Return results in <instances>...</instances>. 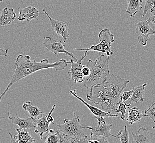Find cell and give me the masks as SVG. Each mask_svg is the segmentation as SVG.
<instances>
[{"instance_id": "1", "label": "cell", "mask_w": 155, "mask_h": 143, "mask_svg": "<svg viewBox=\"0 0 155 143\" xmlns=\"http://www.w3.org/2000/svg\"><path fill=\"white\" fill-rule=\"evenodd\" d=\"M129 82V80L112 74L105 82L90 87L86 98L99 105L103 111H115L120 101L121 93Z\"/></svg>"}, {"instance_id": "2", "label": "cell", "mask_w": 155, "mask_h": 143, "mask_svg": "<svg viewBox=\"0 0 155 143\" xmlns=\"http://www.w3.org/2000/svg\"><path fill=\"white\" fill-rule=\"evenodd\" d=\"M68 63H70V62L65 59H60L54 63H49L47 59H42L40 62H37L35 60H31L29 55H19L16 58L15 70L12 78L6 89L0 95V102L2 97L5 95L9 88L21 79L42 69L53 68L56 71H62L65 68Z\"/></svg>"}, {"instance_id": "3", "label": "cell", "mask_w": 155, "mask_h": 143, "mask_svg": "<svg viewBox=\"0 0 155 143\" xmlns=\"http://www.w3.org/2000/svg\"><path fill=\"white\" fill-rule=\"evenodd\" d=\"M109 56L101 54L95 61L89 59L87 67L90 68V75L86 77L83 86L87 89L94 85L102 84L108 79L110 74L109 70Z\"/></svg>"}, {"instance_id": "4", "label": "cell", "mask_w": 155, "mask_h": 143, "mask_svg": "<svg viewBox=\"0 0 155 143\" xmlns=\"http://www.w3.org/2000/svg\"><path fill=\"white\" fill-rule=\"evenodd\" d=\"M53 123L61 133L65 143H88L86 140L88 136L83 131L86 126L81 125L80 117L76 115L75 112L71 119L66 118L62 124Z\"/></svg>"}, {"instance_id": "5", "label": "cell", "mask_w": 155, "mask_h": 143, "mask_svg": "<svg viewBox=\"0 0 155 143\" xmlns=\"http://www.w3.org/2000/svg\"><path fill=\"white\" fill-rule=\"evenodd\" d=\"M100 43L96 45H92L87 49H76V51H94L106 53V55L110 56L113 55V52L111 50L112 44L114 42V35L108 28H104L99 32L98 34Z\"/></svg>"}, {"instance_id": "6", "label": "cell", "mask_w": 155, "mask_h": 143, "mask_svg": "<svg viewBox=\"0 0 155 143\" xmlns=\"http://www.w3.org/2000/svg\"><path fill=\"white\" fill-rule=\"evenodd\" d=\"M97 119L98 120V125L97 126H86L85 127V128L89 129L92 131V132L90 134V137L91 139L93 138V135L105 137L106 138H108L110 137L117 138V135H114L110 132L111 128L113 126L112 124H107L103 117H100Z\"/></svg>"}, {"instance_id": "7", "label": "cell", "mask_w": 155, "mask_h": 143, "mask_svg": "<svg viewBox=\"0 0 155 143\" xmlns=\"http://www.w3.org/2000/svg\"><path fill=\"white\" fill-rule=\"evenodd\" d=\"M62 39L61 40L58 41L54 39L51 37H44L43 45L47 50L53 53L55 55H57L59 53H65L66 55L70 56L71 58L74 59L75 61H77L78 59L75 57L74 55L72 53L68 52V51L65 49V45H62Z\"/></svg>"}, {"instance_id": "8", "label": "cell", "mask_w": 155, "mask_h": 143, "mask_svg": "<svg viewBox=\"0 0 155 143\" xmlns=\"http://www.w3.org/2000/svg\"><path fill=\"white\" fill-rule=\"evenodd\" d=\"M87 51H85V53L84 56H82L81 58L77 61H75L74 59L71 58L70 63L71 67L68 72V75H71L70 78V80L74 81L75 83H82L84 82V75L82 74V61L87 56Z\"/></svg>"}, {"instance_id": "9", "label": "cell", "mask_w": 155, "mask_h": 143, "mask_svg": "<svg viewBox=\"0 0 155 143\" xmlns=\"http://www.w3.org/2000/svg\"><path fill=\"white\" fill-rule=\"evenodd\" d=\"M136 33L139 43L143 46H146L150 35H155V30L152 29L146 21H141L137 24Z\"/></svg>"}, {"instance_id": "10", "label": "cell", "mask_w": 155, "mask_h": 143, "mask_svg": "<svg viewBox=\"0 0 155 143\" xmlns=\"http://www.w3.org/2000/svg\"><path fill=\"white\" fill-rule=\"evenodd\" d=\"M42 13L45 14L47 17L49 19L50 24L53 29V30L55 31L58 35H60L62 37V41L66 43L68 37H70V34L68 31V25L66 23L61 22L58 20L53 19L49 14L46 12L45 9L42 10Z\"/></svg>"}, {"instance_id": "11", "label": "cell", "mask_w": 155, "mask_h": 143, "mask_svg": "<svg viewBox=\"0 0 155 143\" xmlns=\"http://www.w3.org/2000/svg\"><path fill=\"white\" fill-rule=\"evenodd\" d=\"M70 93L72 94L74 97H76L78 99L81 101L82 103H84V105L87 106V108L90 110L91 113L93 114L96 118H100V117H117L118 118L119 115L118 114H112L110 112H106L105 111H103V110L98 109L97 107H96L94 106L91 105L89 103H88L87 102H86L82 98H81L80 97H78L77 95V91L76 90H71L70 91Z\"/></svg>"}, {"instance_id": "12", "label": "cell", "mask_w": 155, "mask_h": 143, "mask_svg": "<svg viewBox=\"0 0 155 143\" xmlns=\"http://www.w3.org/2000/svg\"><path fill=\"white\" fill-rule=\"evenodd\" d=\"M8 117L14 125L18 126L19 129H29V128H35V120L36 118L31 117L27 118H21L18 116H11L10 112L8 113Z\"/></svg>"}, {"instance_id": "13", "label": "cell", "mask_w": 155, "mask_h": 143, "mask_svg": "<svg viewBox=\"0 0 155 143\" xmlns=\"http://www.w3.org/2000/svg\"><path fill=\"white\" fill-rule=\"evenodd\" d=\"M132 143H149L155 136V133H151L144 127L140 128L136 133H132Z\"/></svg>"}, {"instance_id": "14", "label": "cell", "mask_w": 155, "mask_h": 143, "mask_svg": "<svg viewBox=\"0 0 155 143\" xmlns=\"http://www.w3.org/2000/svg\"><path fill=\"white\" fill-rule=\"evenodd\" d=\"M16 130L17 132V134L14 136H12L10 132H8L11 139V143H28L35 142V139L31 137L30 133L27 131V129L16 128Z\"/></svg>"}, {"instance_id": "15", "label": "cell", "mask_w": 155, "mask_h": 143, "mask_svg": "<svg viewBox=\"0 0 155 143\" xmlns=\"http://www.w3.org/2000/svg\"><path fill=\"white\" fill-rule=\"evenodd\" d=\"M39 9L33 6L19 8L18 20L19 21H31L33 19H37L39 15Z\"/></svg>"}, {"instance_id": "16", "label": "cell", "mask_w": 155, "mask_h": 143, "mask_svg": "<svg viewBox=\"0 0 155 143\" xmlns=\"http://www.w3.org/2000/svg\"><path fill=\"white\" fill-rule=\"evenodd\" d=\"M47 115L48 114L47 113L44 112L41 116V117H38L35 120L36 127L35 128L34 132L35 133L39 135L41 139H43V134L47 133L49 131V127L50 123L47 121Z\"/></svg>"}, {"instance_id": "17", "label": "cell", "mask_w": 155, "mask_h": 143, "mask_svg": "<svg viewBox=\"0 0 155 143\" xmlns=\"http://www.w3.org/2000/svg\"><path fill=\"white\" fill-rule=\"evenodd\" d=\"M16 17L14 9L6 7L0 12V27L11 25L15 20Z\"/></svg>"}, {"instance_id": "18", "label": "cell", "mask_w": 155, "mask_h": 143, "mask_svg": "<svg viewBox=\"0 0 155 143\" xmlns=\"http://www.w3.org/2000/svg\"><path fill=\"white\" fill-rule=\"evenodd\" d=\"M147 86V83L141 85L139 86H137L135 87H134L133 92L132 96L129 99L127 100V105L130 106L131 104L133 103H137L139 101L143 102L144 101L143 96L145 93V89Z\"/></svg>"}, {"instance_id": "19", "label": "cell", "mask_w": 155, "mask_h": 143, "mask_svg": "<svg viewBox=\"0 0 155 143\" xmlns=\"http://www.w3.org/2000/svg\"><path fill=\"white\" fill-rule=\"evenodd\" d=\"M129 109L128 117L127 118V122L130 125H133L135 123H137L141 121V118L146 117L145 114L137 107L133 108L127 107Z\"/></svg>"}, {"instance_id": "20", "label": "cell", "mask_w": 155, "mask_h": 143, "mask_svg": "<svg viewBox=\"0 0 155 143\" xmlns=\"http://www.w3.org/2000/svg\"><path fill=\"white\" fill-rule=\"evenodd\" d=\"M142 3L143 0H127L126 13L131 17H134L138 12L143 10Z\"/></svg>"}, {"instance_id": "21", "label": "cell", "mask_w": 155, "mask_h": 143, "mask_svg": "<svg viewBox=\"0 0 155 143\" xmlns=\"http://www.w3.org/2000/svg\"><path fill=\"white\" fill-rule=\"evenodd\" d=\"M45 141L46 143H65L61 133L59 131L49 129L47 135L45 137Z\"/></svg>"}, {"instance_id": "22", "label": "cell", "mask_w": 155, "mask_h": 143, "mask_svg": "<svg viewBox=\"0 0 155 143\" xmlns=\"http://www.w3.org/2000/svg\"><path fill=\"white\" fill-rule=\"evenodd\" d=\"M22 108L29 113L31 117L34 118H37L44 113L42 112L37 106L33 105L31 101L25 102L22 105Z\"/></svg>"}, {"instance_id": "23", "label": "cell", "mask_w": 155, "mask_h": 143, "mask_svg": "<svg viewBox=\"0 0 155 143\" xmlns=\"http://www.w3.org/2000/svg\"><path fill=\"white\" fill-rule=\"evenodd\" d=\"M117 138L119 139L121 143H125L129 142V132L127 130V126H124L123 130H120L119 132L117 135Z\"/></svg>"}, {"instance_id": "24", "label": "cell", "mask_w": 155, "mask_h": 143, "mask_svg": "<svg viewBox=\"0 0 155 143\" xmlns=\"http://www.w3.org/2000/svg\"><path fill=\"white\" fill-rule=\"evenodd\" d=\"M130 105H127L125 101H123L120 100L119 104L118 105V108L116 110L115 112H120L121 113V116H120V118L122 120H124L125 119V115L127 113V107H130Z\"/></svg>"}, {"instance_id": "25", "label": "cell", "mask_w": 155, "mask_h": 143, "mask_svg": "<svg viewBox=\"0 0 155 143\" xmlns=\"http://www.w3.org/2000/svg\"><path fill=\"white\" fill-rule=\"evenodd\" d=\"M155 8V0H145V7L143 8L142 16L145 17L147 11L151 9H153Z\"/></svg>"}, {"instance_id": "26", "label": "cell", "mask_w": 155, "mask_h": 143, "mask_svg": "<svg viewBox=\"0 0 155 143\" xmlns=\"http://www.w3.org/2000/svg\"><path fill=\"white\" fill-rule=\"evenodd\" d=\"M146 117H149L151 118L154 123H155V102L153 103L150 107L146 109L145 111Z\"/></svg>"}, {"instance_id": "27", "label": "cell", "mask_w": 155, "mask_h": 143, "mask_svg": "<svg viewBox=\"0 0 155 143\" xmlns=\"http://www.w3.org/2000/svg\"><path fill=\"white\" fill-rule=\"evenodd\" d=\"M133 92V89L129 91H124L121 93V97H120V100L123 101H126L130 98Z\"/></svg>"}, {"instance_id": "28", "label": "cell", "mask_w": 155, "mask_h": 143, "mask_svg": "<svg viewBox=\"0 0 155 143\" xmlns=\"http://www.w3.org/2000/svg\"><path fill=\"white\" fill-rule=\"evenodd\" d=\"M88 143H108V140L107 139V138H106L105 137H102V138H98V136H96V139L95 140L88 139Z\"/></svg>"}, {"instance_id": "29", "label": "cell", "mask_w": 155, "mask_h": 143, "mask_svg": "<svg viewBox=\"0 0 155 143\" xmlns=\"http://www.w3.org/2000/svg\"><path fill=\"white\" fill-rule=\"evenodd\" d=\"M151 15L150 16L149 19L146 21L147 23H151L153 25H154L155 28V10L153 9H151Z\"/></svg>"}, {"instance_id": "30", "label": "cell", "mask_w": 155, "mask_h": 143, "mask_svg": "<svg viewBox=\"0 0 155 143\" xmlns=\"http://www.w3.org/2000/svg\"><path fill=\"white\" fill-rule=\"evenodd\" d=\"M55 107H56V105L55 104V105L53 106L51 110H50V111L49 112V113L47 115V121L49 122L50 123H53V122H54V119L53 118V117L51 116V115H52V113H53V112L54 111V110H55Z\"/></svg>"}, {"instance_id": "31", "label": "cell", "mask_w": 155, "mask_h": 143, "mask_svg": "<svg viewBox=\"0 0 155 143\" xmlns=\"http://www.w3.org/2000/svg\"><path fill=\"white\" fill-rule=\"evenodd\" d=\"M82 74L84 75V77H87L90 75V69L87 65H83V67H82Z\"/></svg>"}, {"instance_id": "32", "label": "cell", "mask_w": 155, "mask_h": 143, "mask_svg": "<svg viewBox=\"0 0 155 143\" xmlns=\"http://www.w3.org/2000/svg\"><path fill=\"white\" fill-rule=\"evenodd\" d=\"M9 50L6 48L0 47V56H7Z\"/></svg>"}, {"instance_id": "33", "label": "cell", "mask_w": 155, "mask_h": 143, "mask_svg": "<svg viewBox=\"0 0 155 143\" xmlns=\"http://www.w3.org/2000/svg\"><path fill=\"white\" fill-rule=\"evenodd\" d=\"M152 128H153V129H155V126H152Z\"/></svg>"}, {"instance_id": "34", "label": "cell", "mask_w": 155, "mask_h": 143, "mask_svg": "<svg viewBox=\"0 0 155 143\" xmlns=\"http://www.w3.org/2000/svg\"><path fill=\"white\" fill-rule=\"evenodd\" d=\"M3 118H4L3 117H0V119H3Z\"/></svg>"}, {"instance_id": "35", "label": "cell", "mask_w": 155, "mask_h": 143, "mask_svg": "<svg viewBox=\"0 0 155 143\" xmlns=\"http://www.w3.org/2000/svg\"><path fill=\"white\" fill-rule=\"evenodd\" d=\"M2 2H3V0H0V3Z\"/></svg>"}, {"instance_id": "36", "label": "cell", "mask_w": 155, "mask_h": 143, "mask_svg": "<svg viewBox=\"0 0 155 143\" xmlns=\"http://www.w3.org/2000/svg\"><path fill=\"white\" fill-rule=\"evenodd\" d=\"M0 131H1V130H0Z\"/></svg>"}]
</instances>
